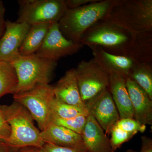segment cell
<instances>
[{
	"mask_svg": "<svg viewBox=\"0 0 152 152\" xmlns=\"http://www.w3.org/2000/svg\"><path fill=\"white\" fill-rule=\"evenodd\" d=\"M11 134V128L2 111L0 109V140L6 142Z\"/></svg>",
	"mask_w": 152,
	"mask_h": 152,
	"instance_id": "d4e9b609",
	"label": "cell"
},
{
	"mask_svg": "<svg viewBox=\"0 0 152 152\" xmlns=\"http://www.w3.org/2000/svg\"><path fill=\"white\" fill-rule=\"evenodd\" d=\"M81 96L84 103L108 89L109 75L94 58L83 60L75 68Z\"/></svg>",
	"mask_w": 152,
	"mask_h": 152,
	"instance_id": "ba28073f",
	"label": "cell"
},
{
	"mask_svg": "<svg viewBox=\"0 0 152 152\" xmlns=\"http://www.w3.org/2000/svg\"><path fill=\"white\" fill-rule=\"evenodd\" d=\"M53 87L55 96L59 100L86 109L80 94L75 68L67 71Z\"/></svg>",
	"mask_w": 152,
	"mask_h": 152,
	"instance_id": "9a60e30c",
	"label": "cell"
},
{
	"mask_svg": "<svg viewBox=\"0 0 152 152\" xmlns=\"http://www.w3.org/2000/svg\"><path fill=\"white\" fill-rule=\"evenodd\" d=\"M128 78L135 82L152 100V64L136 63Z\"/></svg>",
	"mask_w": 152,
	"mask_h": 152,
	"instance_id": "ffe728a7",
	"label": "cell"
},
{
	"mask_svg": "<svg viewBox=\"0 0 152 152\" xmlns=\"http://www.w3.org/2000/svg\"><path fill=\"white\" fill-rule=\"evenodd\" d=\"M54 97L53 87L49 84L37 85L26 91L13 94L14 101L28 111L41 131L50 122V104Z\"/></svg>",
	"mask_w": 152,
	"mask_h": 152,
	"instance_id": "52a82bcc",
	"label": "cell"
},
{
	"mask_svg": "<svg viewBox=\"0 0 152 152\" xmlns=\"http://www.w3.org/2000/svg\"><path fill=\"white\" fill-rule=\"evenodd\" d=\"M11 128V134L5 143L11 148L34 147L40 148L45 142L41 132L34 124L28 111L14 101L10 105H0Z\"/></svg>",
	"mask_w": 152,
	"mask_h": 152,
	"instance_id": "277c9868",
	"label": "cell"
},
{
	"mask_svg": "<svg viewBox=\"0 0 152 152\" xmlns=\"http://www.w3.org/2000/svg\"><path fill=\"white\" fill-rule=\"evenodd\" d=\"M125 152H137L136 151H134V150L132 149L128 150L127 151H126Z\"/></svg>",
	"mask_w": 152,
	"mask_h": 152,
	"instance_id": "4dcf8cb0",
	"label": "cell"
},
{
	"mask_svg": "<svg viewBox=\"0 0 152 152\" xmlns=\"http://www.w3.org/2000/svg\"><path fill=\"white\" fill-rule=\"evenodd\" d=\"M52 24L42 23L31 26L19 49L20 55L28 56L35 53L43 42Z\"/></svg>",
	"mask_w": 152,
	"mask_h": 152,
	"instance_id": "d6986e66",
	"label": "cell"
},
{
	"mask_svg": "<svg viewBox=\"0 0 152 152\" xmlns=\"http://www.w3.org/2000/svg\"><path fill=\"white\" fill-rule=\"evenodd\" d=\"M137 38L129 32L113 23L99 21L85 32L80 43L88 47H101L114 54L129 57Z\"/></svg>",
	"mask_w": 152,
	"mask_h": 152,
	"instance_id": "7a4b0ae2",
	"label": "cell"
},
{
	"mask_svg": "<svg viewBox=\"0 0 152 152\" xmlns=\"http://www.w3.org/2000/svg\"><path fill=\"white\" fill-rule=\"evenodd\" d=\"M39 152H87L83 150L69 147L61 146L50 143L45 142L41 148Z\"/></svg>",
	"mask_w": 152,
	"mask_h": 152,
	"instance_id": "cb8c5ba5",
	"label": "cell"
},
{
	"mask_svg": "<svg viewBox=\"0 0 152 152\" xmlns=\"http://www.w3.org/2000/svg\"><path fill=\"white\" fill-rule=\"evenodd\" d=\"M97 1V0H65V3L68 9H72L80 7Z\"/></svg>",
	"mask_w": 152,
	"mask_h": 152,
	"instance_id": "484cf974",
	"label": "cell"
},
{
	"mask_svg": "<svg viewBox=\"0 0 152 152\" xmlns=\"http://www.w3.org/2000/svg\"><path fill=\"white\" fill-rule=\"evenodd\" d=\"M0 152H12V149L2 141L0 140Z\"/></svg>",
	"mask_w": 152,
	"mask_h": 152,
	"instance_id": "f546056e",
	"label": "cell"
},
{
	"mask_svg": "<svg viewBox=\"0 0 152 152\" xmlns=\"http://www.w3.org/2000/svg\"><path fill=\"white\" fill-rule=\"evenodd\" d=\"M146 126L140 124L134 119L121 118L114 125L110 139L112 150L115 152L123 144L129 141L137 133H143Z\"/></svg>",
	"mask_w": 152,
	"mask_h": 152,
	"instance_id": "ac0fdd59",
	"label": "cell"
},
{
	"mask_svg": "<svg viewBox=\"0 0 152 152\" xmlns=\"http://www.w3.org/2000/svg\"><path fill=\"white\" fill-rule=\"evenodd\" d=\"M51 115L63 118H70L79 116H88L89 113L86 109L68 104L54 97L50 104Z\"/></svg>",
	"mask_w": 152,
	"mask_h": 152,
	"instance_id": "7402d4cb",
	"label": "cell"
},
{
	"mask_svg": "<svg viewBox=\"0 0 152 152\" xmlns=\"http://www.w3.org/2000/svg\"><path fill=\"white\" fill-rule=\"evenodd\" d=\"M30 27L26 23L6 21L5 30L0 38V61L11 63L20 56L19 49Z\"/></svg>",
	"mask_w": 152,
	"mask_h": 152,
	"instance_id": "8fae6325",
	"label": "cell"
},
{
	"mask_svg": "<svg viewBox=\"0 0 152 152\" xmlns=\"http://www.w3.org/2000/svg\"><path fill=\"white\" fill-rule=\"evenodd\" d=\"M126 78L118 74H110L108 90L116 106L120 118L134 119V112L126 85Z\"/></svg>",
	"mask_w": 152,
	"mask_h": 152,
	"instance_id": "e0dca14e",
	"label": "cell"
},
{
	"mask_svg": "<svg viewBox=\"0 0 152 152\" xmlns=\"http://www.w3.org/2000/svg\"><path fill=\"white\" fill-rule=\"evenodd\" d=\"M87 117L82 115L70 118H63L51 115L50 123L61 126L82 134L86 122Z\"/></svg>",
	"mask_w": 152,
	"mask_h": 152,
	"instance_id": "603a6c76",
	"label": "cell"
},
{
	"mask_svg": "<svg viewBox=\"0 0 152 152\" xmlns=\"http://www.w3.org/2000/svg\"><path fill=\"white\" fill-rule=\"evenodd\" d=\"M12 152H39V148L34 147H25L20 148H11Z\"/></svg>",
	"mask_w": 152,
	"mask_h": 152,
	"instance_id": "f1b7e54d",
	"label": "cell"
},
{
	"mask_svg": "<svg viewBox=\"0 0 152 152\" xmlns=\"http://www.w3.org/2000/svg\"><path fill=\"white\" fill-rule=\"evenodd\" d=\"M126 85L132 103L134 119L142 125L152 124V100L145 91L129 78Z\"/></svg>",
	"mask_w": 152,
	"mask_h": 152,
	"instance_id": "4fadbf2b",
	"label": "cell"
},
{
	"mask_svg": "<svg viewBox=\"0 0 152 152\" xmlns=\"http://www.w3.org/2000/svg\"><path fill=\"white\" fill-rule=\"evenodd\" d=\"M18 3L16 22L31 26L58 23L68 9L65 0H23Z\"/></svg>",
	"mask_w": 152,
	"mask_h": 152,
	"instance_id": "8992f818",
	"label": "cell"
},
{
	"mask_svg": "<svg viewBox=\"0 0 152 152\" xmlns=\"http://www.w3.org/2000/svg\"><path fill=\"white\" fill-rule=\"evenodd\" d=\"M83 45L65 37L60 31L58 23L52 24L43 42L35 54L38 56L57 61L61 58L79 51Z\"/></svg>",
	"mask_w": 152,
	"mask_h": 152,
	"instance_id": "9c48e42d",
	"label": "cell"
},
{
	"mask_svg": "<svg viewBox=\"0 0 152 152\" xmlns=\"http://www.w3.org/2000/svg\"><path fill=\"white\" fill-rule=\"evenodd\" d=\"M41 134L45 142L78 149L87 152L82 135L67 128L50 123L45 129L41 131Z\"/></svg>",
	"mask_w": 152,
	"mask_h": 152,
	"instance_id": "5bb4252c",
	"label": "cell"
},
{
	"mask_svg": "<svg viewBox=\"0 0 152 152\" xmlns=\"http://www.w3.org/2000/svg\"><path fill=\"white\" fill-rule=\"evenodd\" d=\"M142 146L140 152H152V139L146 136L141 137Z\"/></svg>",
	"mask_w": 152,
	"mask_h": 152,
	"instance_id": "4316f807",
	"label": "cell"
},
{
	"mask_svg": "<svg viewBox=\"0 0 152 152\" xmlns=\"http://www.w3.org/2000/svg\"><path fill=\"white\" fill-rule=\"evenodd\" d=\"M5 9L2 1L0 0V38L4 34L5 30L6 21L4 19Z\"/></svg>",
	"mask_w": 152,
	"mask_h": 152,
	"instance_id": "83f0119b",
	"label": "cell"
},
{
	"mask_svg": "<svg viewBox=\"0 0 152 152\" xmlns=\"http://www.w3.org/2000/svg\"><path fill=\"white\" fill-rule=\"evenodd\" d=\"M82 135L87 152H115L103 129L90 114Z\"/></svg>",
	"mask_w": 152,
	"mask_h": 152,
	"instance_id": "2e32d148",
	"label": "cell"
},
{
	"mask_svg": "<svg viewBox=\"0 0 152 152\" xmlns=\"http://www.w3.org/2000/svg\"><path fill=\"white\" fill-rule=\"evenodd\" d=\"M117 0H97L77 8L67 9L58 23L61 31L68 39L80 43L83 34L107 15Z\"/></svg>",
	"mask_w": 152,
	"mask_h": 152,
	"instance_id": "6da1fadb",
	"label": "cell"
},
{
	"mask_svg": "<svg viewBox=\"0 0 152 152\" xmlns=\"http://www.w3.org/2000/svg\"><path fill=\"white\" fill-rule=\"evenodd\" d=\"M85 105L106 134H110L113 127L121 118L108 89L88 101Z\"/></svg>",
	"mask_w": 152,
	"mask_h": 152,
	"instance_id": "30bf717a",
	"label": "cell"
},
{
	"mask_svg": "<svg viewBox=\"0 0 152 152\" xmlns=\"http://www.w3.org/2000/svg\"><path fill=\"white\" fill-rule=\"evenodd\" d=\"M90 48L92 51L93 58L109 75L116 74L127 78L134 66L137 63L130 57L114 54L106 51L101 47Z\"/></svg>",
	"mask_w": 152,
	"mask_h": 152,
	"instance_id": "7c38bea8",
	"label": "cell"
},
{
	"mask_svg": "<svg viewBox=\"0 0 152 152\" xmlns=\"http://www.w3.org/2000/svg\"><path fill=\"white\" fill-rule=\"evenodd\" d=\"M10 63L18 79L14 94L26 91L37 85L49 84L57 66L56 61L41 58L35 53L20 55Z\"/></svg>",
	"mask_w": 152,
	"mask_h": 152,
	"instance_id": "5b68a950",
	"label": "cell"
},
{
	"mask_svg": "<svg viewBox=\"0 0 152 152\" xmlns=\"http://www.w3.org/2000/svg\"><path fill=\"white\" fill-rule=\"evenodd\" d=\"M103 20L134 36L152 33V0H117Z\"/></svg>",
	"mask_w": 152,
	"mask_h": 152,
	"instance_id": "3957f363",
	"label": "cell"
},
{
	"mask_svg": "<svg viewBox=\"0 0 152 152\" xmlns=\"http://www.w3.org/2000/svg\"><path fill=\"white\" fill-rule=\"evenodd\" d=\"M18 84L16 72L11 63L0 61V98L14 94Z\"/></svg>",
	"mask_w": 152,
	"mask_h": 152,
	"instance_id": "44dd1931",
	"label": "cell"
}]
</instances>
